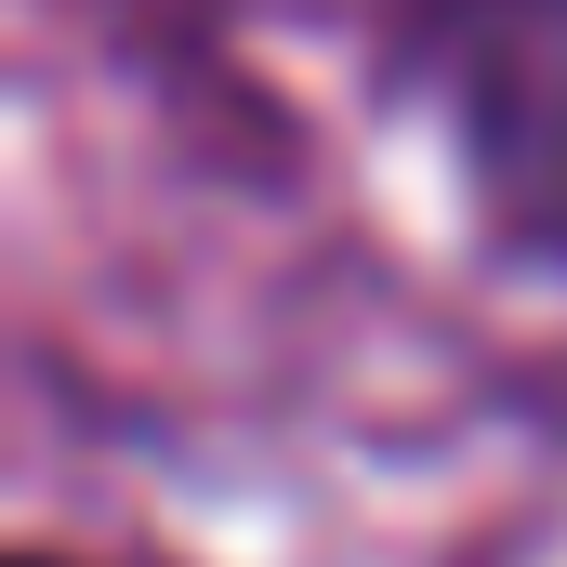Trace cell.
<instances>
[{"mask_svg": "<svg viewBox=\"0 0 567 567\" xmlns=\"http://www.w3.org/2000/svg\"><path fill=\"white\" fill-rule=\"evenodd\" d=\"M410 66L488 212L567 251V0H410Z\"/></svg>", "mask_w": 567, "mask_h": 567, "instance_id": "1", "label": "cell"}, {"mask_svg": "<svg viewBox=\"0 0 567 567\" xmlns=\"http://www.w3.org/2000/svg\"><path fill=\"white\" fill-rule=\"evenodd\" d=\"M27 567H66V555H27Z\"/></svg>", "mask_w": 567, "mask_h": 567, "instance_id": "2", "label": "cell"}]
</instances>
